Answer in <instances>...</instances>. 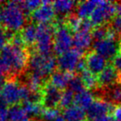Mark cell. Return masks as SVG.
Segmentation results:
<instances>
[{"instance_id":"6da1fadb","label":"cell","mask_w":121,"mask_h":121,"mask_svg":"<svg viewBox=\"0 0 121 121\" xmlns=\"http://www.w3.org/2000/svg\"><path fill=\"white\" fill-rule=\"evenodd\" d=\"M30 58L27 47H15L8 44L0 52V72L8 79H16L18 75L22 74L28 66Z\"/></svg>"},{"instance_id":"7a4b0ae2","label":"cell","mask_w":121,"mask_h":121,"mask_svg":"<svg viewBox=\"0 0 121 121\" xmlns=\"http://www.w3.org/2000/svg\"><path fill=\"white\" fill-rule=\"evenodd\" d=\"M27 15L19 5V1L9 2L4 6L1 22L5 30L16 33L26 26Z\"/></svg>"},{"instance_id":"3957f363","label":"cell","mask_w":121,"mask_h":121,"mask_svg":"<svg viewBox=\"0 0 121 121\" xmlns=\"http://www.w3.org/2000/svg\"><path fill=\"white\" fill-rule=\"evenodd\" d=\"M27 67L29 72L40 76L47 81V78H50L56 68H57L56 60L52 54L44 55L36 52L30 56Z\"/></svg>"},{"instance_id":"277c9868","label":"cell","mask_w":121,"mask_h":121,"mask_svg":"<svg viewBox=\"0 0 121 121\" xmlns=\"http://www.w3.org/2000/svg\"><path fill=\"white\" fill-rule=\"evenodd\" d=\"M73 32L64 22L56 23L53 38V52L60 56L71 50L73 46Z\"/></svg>"},{"instance_id":"5b68a950","label":"cell","mask_w":121,"mask_h":121,"mask_svg":"<svg viewBox=\"0 0 121 121\" xmlns=\"http://www.w3.org/2000/svg\"><path fill=\"white\" fill-rule=\"evenodd\" d=\"M55 27V22L37 25V40L35 43L37 52L44 55L52 54V51L53 50Z\"/></svg>"},{"instance_id":"8992f818","label":"cell","mask_w":121,"mask_h":121,"mask_svg":"<svg viewBox=\"0 0 121 121\" xmlns=\"http://www.w3.org/2000/svg\"><path fill=\"white\" fill-rule=\"evenodd\" d=\"M117 13V3L99 1V4L90 17V21L95 27L110 22Z\"/></svg>"},{"instance_id":"52a82bcc","label":"cell","mask_w":121,"mask_h":121,"mask_svg":"<svg viewBox=\"0 0 121 121\" xmlns=\"http://www.w3.org/2000/svg\"><path fill=\"white\" fill-rule=\"evenodd\" d=\"M81 58H82V54L80 53L76 49H71L58 56V58L56 60L57 68L60 71L65 72H76L77 65Z\"/></svg>"},{"instance_id":"ba28073f","label":"cell","mask_w":121,"mask_h":121,"mask_svg":"<svg viewBox=\"0 0 121 121\" xmlns=\"http://www.w3.org/2000/svg\"><path fill=\"white\" fill-rule=\"evenodd\" d=\"M42 105L46 109H56L59 106L62 96L61 90L54 86L50 82H47L42 91Z\"/></svg>"},{"instance_id":"9c48e42d","label":"cell","mask_w":121,"mask_h":121,"mask_svg":"<svg viewBox=\"0 0 121 121\" xmlns=\"http://www.w3.org/2000/svg\"><path fill=\"white\" fill-rule=\"evenodd\" d=\"M1 96L7 104L15 105L22 101L21 85L16 79H10L1 90Z\"/></svg>"},{"instance_id":"30bf717a","label":"cell","mask_w":121,"mask_h":121,"mask_svg":"<svg viewBox=\"0 0 121 121\" xmlns=\"http://www.w3.org/2000/svg\"><path fill=\"white\" fill-rule=\"evenodd\" d=\"M56 17V13L52 6V2L45 1L42 4L30 14V17L33 23L45 24L52 23Z\"/></svg>"},{"instance_id":"8fae6325","label":"cell","mask_w":121,"mask_h":121,"mask_svg":"<svg viewBox=\"0 0 121 121\" xmlns=\"http://www.w3.org/2000/svg\"><path fill=\"white\" fill-rule=\"evenodd\" d=\"M94 52L100 55L106 60H112L119 53V42L118 40L106 38L93 43Z\"/></svg>"},{"instance_id":"7c38bea8","label":"cell","mask_w":121,"mask_h":121,"mask_svg":"<svg viewBox=\"0 0 121 121\" xmlns=\"http://www.w3.org/2000/svg\"><path fill=\"white\" fill-rule=\"evenodd\" d=\"M95 91L100 95L99 99L107 101L114 106L121 105V81L108 87L99 88Z\"/></svg>"},{"instance_id":"4fadbf2b","label":"cell","mask_w":121,"mask_h":121,"mask_svg":"<svg viewBox=\"0 0 121 121\" xmlns=\"http://www.w3.org/2000/svg\"><path fill=\"white\" fill-rule=\"evenodd\" d=\"M85 60H86V70L95 76H99L108 66L107 60L94 51L86 54Z\"/></svg>"},{"instance_id":"5bb4252c","label":"cell","mask_w":121,"mask_h":121,"mask_svg":"<svg viewBox=\"0 0 121 121\" xmlns=\"http://www.w3.org/2000/svg\"><path fill=\"white\" fill-rule=\"evenodd\" d=\"M114 106L101 99H95L91 107L86 110V118L89 121L113 112Z\"/></svg>"},{"instance_id":"9a60e30c","label":"cell","mask_w":121,"mask_h":121,"mask_svg":"<svg viewBox=\"0 0 121 121\" xmlns=\"http://www.w3.org/2000/svg\"><path fill=\"white\" fill-rule=\"evenodd\" d=\"M92 40V33L91 31H77L74 33V37H73L74 49H76L83 55L91 46Z\"/></svg>"},{"instance_id":"2e32d148","label":"cell","mask_w":121,"mask_h":121,"mask_svg":"<svg viewBox=\"0 0 121 121\" xmlns=\"http://www.w3.org/2000/svg\"><path fill=\"white\" fill-rule=\"evenodd\" d=\"M99 88H105L120 81V75L113 67L112 65H108L104 70L97 76Z\"/></svg>"},{"instance_id":"e0dca14e","label":"cell","mask_w":121,"mask_h":121,"mask_svg":"<svg viewBox=\"0 0 121 121\" xmlns=\"http://www.w3.org/2000/svg\"><path fill=\"white\" fill-rule=\"evenodd\" d=\"M76 3L74 1H55L52 2V6L55 10L56 14L58 15L57 22H65L66 18L69 17V14L76 8Z\"/></svg>"},{"instance_id":"ac0fdd59","label":"cell","mask_w":121,"mask_h":121,"mask_svg":"<svg viewBox=\"0 0 121 121\" xmlns=\"http://www.w3.org/2000/svg\"><path fill=\"white\" fill-rule=\"evenodd\" d=\"M74 75L72 73L65 72V71L56 70L50 76V81L49 82L52 84L54 86L57 87L60 90H63L65 88L68 87L70 81L73 77Z\"/></svg>"},{"instance_id":"d6986e66","label":"cell","mask_w":121,"mask_h":121,"mask_svg":"<svg viewBox=\"0 0 121 121\" xmlns=\"http://www.w3.org/2000/svg\"><path fill=\"white\" fill-rule=\"evenodd\" d=\"M20 34L26 47H33L37 40V26L33 22L26 24L25 27L20 31Z\"/></svg>"},{"instance_id":"ffe728a7","label":"cell","mask_w":121,"mask_h":121,"mask_svg":"<svg viewBox=\"0 0 121 121\" xmlns=\"http://www.w3.org/2000/svg\"><path fill=\"white\" fill-rule=\"evenodd\" d=\"M94 101V95L89 90H85V91L75 95L73 104L74 105L77 106L84 110H87Z\"/></svg>"},{"instance_id":"44dd1931","label":"cell","mask_w":121,"mask_h":121,"mask_svg":"<svg viewBox=\"0 0 121 121\" xmlns=\"http://www.w3.org/2000/svg\"><path fill=\"white\" fill-rule=\"evenodd\" d=\"M99 1H85V2L79 3L76 9V16L81 20L87 19L91 17L92 13L96 9Z\"/></svg>"},{"instance_id":"7402d4cb","label":"cell","mask_w":121,"mask_h":121,"mask_svg":"<svg viewBox=\"0 0 121 121\" xmlns=\"http://www.w3.org/2000/svg\"><path fill=\"white\" fill-rule=\"evenodd\" d=\"M63 117L66 121H86V114L84 109L71 105L63 110Z\"/></svg>"},{"instance_id":"603a6c76","label":"cell","mask_w":121,"mask_h":121,"mask_svg":"<svg viewBox=\"0 0 121 121\" xmlns=\"http://www.w3.org/2000/svg\"><path fill=\"white\" fill-rule=\"evenodd\" d=\"M79 76H81L86 90H96L99 86L96 76L93 75L92 73H91L87 70L84 71Z\"/></svg>"},{"instance_id":"cb8c5ba5","label":"cell","mask_w":121,"mask_h":121,"mask_svg":"<svg viewBox=\"0 0 121 121\" xmlns=\"http://www.w3.org/2000/svg\"><path fill=\"white\" fill-rule=\"evenodd\" d=\"M42 107L43 106L42 105V104H34V103L28 102V101L22 102V108L28 118L37 117V116L42 115L43 112Z\"/></svg>"},{"instance_id":"d4e9b609","label":"cell","mask_w":121,"mask_h":121,"mask_svg":"<svg viewBox=\"0 0 121 121\" xmlns=\"http://www.w3.org/2000/svg\"><path fill=\"white\" fill-rule=\"evenodd\" d=\"M26 118L27 115L22 106L15 104L9 108V121H22Z\"/></svg>"},{"instance_id":"484cf974","label":"cell","mask_w":121,"mask_h":121,"mask_svg":"<svg viewBox=\"0 0 121 121\" xmlns=\"http://www.w3.org/2000/svg\"><path fill=\"white\" fill-rule=\"evenodd\" d=\"M109 25L107 24L102 26H98L93 28L92 32V38L95 42H99V41H102L104 39H106L108 37V33H109Z\"/></svg>"},{"instance_id":"4316f807","label":"cell","mask_w":121,"mask_h":121,"mask_svg":"<svg viewBox=\"0 0 121 121\" xmlns=\"http://www.w3.org/2000/svg\"><path fill=\"white\" fill-rule=\"evenodd\" d=\"M42 4V2L39 0H29V1H22V2L19 1V5L26 15L31 14L36 9H38Z\"/></svg>"},{"instance_id":"83f0119b","label":"cell","mask_w":121,"mask_h":121,"mask_svg":"<svg viewBox=\"0 0 121 121\" xmlns=\"http://www.w3.org/2000/svg\"><path fill=\"white\" fill-rule=\"evenodd\" d=\"M68 88H69L70 91H71L73 93H76V94L86 90L84 86V83H83L82 80H81V76L79 75H74L73 76V77L71 78V80L69 82Z\"/></svg>"},{"instance_id":"f1b7e54d","label":"cell","mask_w":121,"mask_h":121,"mask_svg":"<svg viewBox=\"0 0 121 121\" xmlns=\"http://www.w3.org/2000/svg\"><path fill=\"white\" fill-rule=\"evenodd\" d=\"M74 97L75 95L69 89H66L63 91L62 96L60 99V104H59V107L62 109H66L71 106V104L74 102Z\"/></svg>"},{"instance_id":"f546056e","label":"cell","mask_w":121,"mask_h":121,"mask_svg":"<svg viewBox=\"0 0 121 121\" xmlns=\"http://www.w3.org/2000/svg\"><path fill=\"white\" fill-rule=\"evenodd\" d=\"M14 32H9L0 26V52L9 44L10 39L14 35Z\"/></svg>"},{"instance_id":"4dcf8cb0","label":"cell","mask_w":121,"mask_h":121,"mask_svg":"<svg viewBox=\"0 0 121 121\" xmlns=\"http://www.w3.org/2000/svg\"><path fill=\"white\" fill-rule=\"evenodd\" d=\"M60 109H43L42 117V121H55L58 116H60Z\"/></svg>"},{"instance_id":"1f68e13d","label":"cell","mask_w":121,"mask_h":121,"mask_svg":"<svg viewBox=\"0 0 121 121\" xmlns=\"http://www.w3.org/2000/svg\"><path fill=\"white\" fill-rule=\"evenodd\" d=\"M109 27L118 35H121V16H115L109 22Z\"/></svg>"},{"instance_id":"d6a6232c","label":"cell","mask_w":121,"mask_h":121,"mask_svg":"<svg viewBox=\"0 0 121 121\" xmlns=\"http://www.w3.org/2000/svg\"><path fill=\"white\" fill-rule=\"evenodd\" d=\"M112 66L118 71L121 77V54H118L112 60Z\"/></svg>"},{"instance_id":"836d02e7","label":"cell","mask_w":121,"mask_h":121,"mask_svg":"<svg viewBox=\"0 0 121 121\" xmlns=\"http://www.w3.org/2000/svg\"><path fill=\"white\" fill-rule=\"evenodd\" d=\"M112 113V121H121V105L115 106Z\"/></svg>"},{"instance_id":"e575fe53","label":"cell","mask_w":121,"mask_h":121,"mask_svg":"<svg viewBox=\"0 0 121 121\" xmlns=\"http://www.w3.org/2000/svg\"><path fill=\"white\" fill-rule=\"evenodd\" d=\"M9 81L8 77L4 74H3L2 72H0V90H2L3 87L4 86V85L6 84V82Z\"/></svg>"},{"instance_id":"d590c367","label":"cell","mask_w":121,"mask_h":121,"mask_svg":"<svg viewBox=\"0 0 121 121\" xmlns=\"http://www.w3.org/2000/svg\"><path fill=\"white\" fill-rule=\"evenodd\" d=\"M92 121H112V116H110L109 114L102 115L100 117H98L96 119H93Z\"/></svg>"},{"instance_id":"8d00e7d4","label":"cell","mask_w":121,"mask_h":121,"mask_svg":"<svg viewBox=\"0 0 121 121\" xmlns=\"http://www.w3.org/2000/svg\"><path fill=\"white\" fill-rule=\"evenodd\" d=\"M117 13L118 15L121 16V2L117 3Z\"/></svg>"},{"instance_id":"74e56055","label":"cell","mask_w":121,"mask_h":121,"mask_svg":"<svg viewBox=\"0 0 121 121\" xmlns=\"http://www.w3.org/2000/svg\"><path fill=\"white\" fill-rule=\"evenodd\" d=\"M55 121H66V120H65L63 115H60V116H58V117H57V119H56Z\"/></svg>"},{"instance_id":"f35d334b","label":"cell","mask_w":121,"mask_h":121,"mask_svg":"<svg viewBox=\"0 0 121 121\" xmlns=\"http://www.w3.org/2000/svg\"><path fill=\"white\" fill-rule=\"evenodd\" d=\"M119 53L121 54V37L119 38Z\"/></svg>"},{"instance_id":"ab89813d","label":"cell","mask_w":121,"mask_h":121,"mask_svg":"<svg viewBox=\"0 0 121 121\" xmlns=\"http://www.w3.org/2000/svg\"><path fill=\"white\" fill-rule=\"evenodd\" d=\"M0 4H1V3H0ZM2 11H3V8L0 5V22H1V17H2Z\"/></svg>"},{"instance_id":"60d3db41","label":"cell","mask_w":121,"mask_h":121,"mask_svg":"<svg viewBox=\"0 0 121 121\" xmlns=\"http://www.w3.org/2000/svg\"><path fill=\"white\" fill-rule=\"evenodd\" d=\"M22 121H32V119H30L28 117H27V118H26L25 119H23V120H22Z\"/></svg>"},{"instance_id":"b9f144b4","label":"cell","mask_w":121,"mask_h":121,"mask_svg":"<svg viewBox=\"0 0 121 121\" xmlns=\"http://www.w3.org/2000/svg\"><path fill=\"white\" fill-rule=\"evenodd\" d=\"M0 98H1V94H0Z\"/></svg>"},{"instance_id":"7bdbcfd3","label":"cell","mask_w":121,"mask_h":121,"mask_svg":"<svg viewBox=\"0 0 121 121\" xmlns=\"http://www.w3.org/2000/svg\"><path fill=\"white\" fill-rule=\"evenodd\" d=\"M120 81H121V77H120Z\"/></svg>"},{"instance_id":"ee69618b","label":"cell","mask_w":121,"mask_h":121,"mask_svg":"<svg viewBox=\"0 0 121 121\" xmlns=\"http://www.w3.org/2000/svg\"><path fill=\"white\" fill-rule=\"evenodd\" d=\"M32 121H33V120H32Z\"/></svg>"}]
</instances>
